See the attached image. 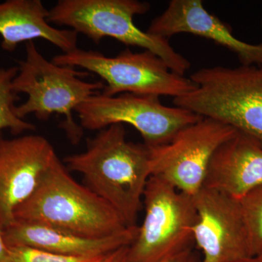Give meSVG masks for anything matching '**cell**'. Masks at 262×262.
Wrapping results in <instances>:
<instances>
[{"mask_svg":"<svg viewBox=\"0 0 262 262\" xmlns=\"http://www.w3.org/2000/svg\"><path fill=\"white\" fill-rule=\"evenodd\" d=\"M68 170L82 174L87 187L135 227L151 176V150L126 139L125 127L115 124L88 140L87 149L63 160Z\"/></svg>","mask_w":262,"mask_h":262,"instance_id":"obj_1","label":"cell"},{"mask_svg":"<svg viewBox=\"0 0 262 262\" xmlns=\"http://www.w3.org/2000/svg\"><path fill=\"white\" fill-rule=\"evenodd\" d=\"M15 220L94 238L130 227L102 198L76 182L58 157L34 192L17 208Z\"/></svg>","mask_w":262,"mask_h":262,"instance_id":"obj_2","label":"cell"},{"mask_svg":"<svg viewBox=\"0 0 262 262\" xmlns=\"http://www.w3.org/2000/svg\"><path fill=\"white\" fill-rule=\"evenodd\" d=\"M196 89L174 105L213 119L252 139L262 148V66H216L194 72Z\"/></svg>","mask_w":262,"mask_h":262,"instance_id":"obj_3","label":"cell"},{"mask_svg":"<svg viewBox=\"0 0 262 262\" xmlns=\"http://www.w3.org/2000/svg\"><path fill=\"white\" fill-rule=\"evenodd\" d=\"M18 75L13 82L15 94L27 95V100L15 106V113L20 118L34 114L46 121L53 114L63 115L59 127L64 130L71 144L80 143L83 128L75 121L73 113L85 100L102 91V82H86L89 75L73 67L57 65L48 61L38 51L33 41L26 44L25 59L18 61Z\"/></svg>","mask_w":262,"mask_h":262,"instance_id":"obj_4","label":"cell"},{"mask_svg":"<svg viewBox=\"0 0 262 262\" xmlns=\"http://www.w3.org/2000/svg\"><path fill=\"white\" fill-rule=\"evenodd\" d=\"M150 9L146 2L138 0H58L49 10L48 22L70 27L98 45L103 38L111 37L125 46H136L154 53L174 73L184 76L190 62L176 51L169 39L141 30L134 16Z\"/></svg>","mask_w":262,"mask_h":262,"instance_id":"obj_5","label":"cell"},{"mask_svg":"<svg viewBox=\"0 0 262 262\" xmlns=\"http://www.w3.org/2000/svg\"><path fill=\"white\" fill-rule=\"evenodd\" d=\"M57 65L81 68L99 76L106 84L102 94L165 96L177 98L196 89L190 78L174 73L158 56L149 51L133 53L127 49L115 57L76 48L53 57Z\"/></svg>","mask_w":262,"mask_h":262,"instance_id":"obj_6","label":"cell"},{"mask_svg":"<svg viewBox=\"0 0 262 262\" xmlns=\"http://www.w3.org/2000/svg\"><path fill=\"white\" fill-rule=\"evenodd\" d=\"M143 203L144 221L127 248L125 262H158L192 248L196 219L192 196L151 176Z\"/></svg>","mask_w":262,"mask_h":262,"instance_id":"obj_7","label":"cell"},{"mask_svg":"<svg viewBox=\"0 0 262 262\" xmlns=\"http://www.w3.org/2000/svg\"><path fill=\"white\" fill-rule=\"evenodd\" d=\"M82 128L101 130L115 124H127L140 133L150 148L167 144L184 127L203 117L178 106H167L159 96L121 94L108 96L100 92L75 110Z\"/></svg>","mask_w":262,"mask_h":262,"instance_id":"obj_8","label":"cell"},{"mask_svg":"<svg viewBox=\"0 0 262 262\" xmlns=\"http://www.w3.org/2000/svg\"><path fill=\"white\" fill-rule=\"evenodd\" d=\"M237 132L222 122L203 117L179 130L167 144L149 147L151 176L188 195H195L204 185L215 151Z\"/></svg>","mask_w":262,"mask_h":262,"instance_id":"obj_9","label":"cell"},{"mask_svg":"<svg viewBox=\"0 0 262 262\" xmlns=\"http://www.w3.org/2000/svg\"><path fill=\"white\" fill-rule=\"evenodd\" d=\"M194 198L196 219L193 239L201 262H233L253 257L239 201L203 187Z\"/></svg>","mask_w":262,"mask_h":262,"instance_id":"obj_10","label":"cell"},{"mask_svg":"<svg viewBox=\"0 0 262 262\" xmlns=\"http://www.w3.org/2000/svg\"><path fill=\"white\" fill-rule=\"evenodd\" d=\"M57 158L46 138L26 135L0 138V227L15 222V212L36 190Z\"/></svg>","mask_w":262,"mask_h":262,"instance_id":"obj_11","label":"cell"},{"mask_svg":"<svg viewBox=\"0 0 262 262\" xmlns=\"http://www.w3.org/2000/svg\"><path fill=\"white\" fill-rule=\"evenodd\" d=\"M169 39L187 33L213 40L234 53L241 65L262 66V43L253 45L234 37L232 29L207 11L201 0H171L162 14L153 19L146 31Z\"/></svg>","mask_w":262,"mask_h":262,"instance_id":"obj_12","label":"cell"},{"mask_svg":"<svg viewBox=\"0 0 262 262\" xmlns=\"http://www.w3.org/2000/svg\"><path fill=\"white\" fill-rule=\"evenodd\" d=\"M138 231L139 227L135 226L108 237L94 238L48 226L15 220L3 230V235L8 247L26 246L67 256H96L130 246Z\"/></svg>","mask_w":262,"mask_h":262,"instance_id":"obj_13","label":"cell"},{"mask_svg":"<svg viewBox=\"0 0 262 262\" xmlns=\"http://www.w3.org/2000/svg\"><path fill=\"white\" fill-rule=\"evenodd\" d=\"M262 186V148L237 132L212 157L203 187L241 201Z\"/></svg>","mask_w":262,"mask_h":262,"instance_id":"obj_14","label":"cell"},{"mask_svg":"<svg viewBox=\"0 0 262 262\" xmlns=\"http://www.w3.org/2000/svg\"><path fill=\"white\" fill-rule=\"evenodd\" d=\"M49 10L41 0H7L0 3L2 48L13 52L20 43L43 39L63 53L77 48V34L72 29H58L48 22Z\"/></svg>","mask_w":262,"mask_h":262,"instance_id":"obj_15","label":"cell"},{"mask_svg":"<svg viewBox=\"0 0 262 262\" xmlns=\"http://www.w3.org/2000/svg\"><path fill=\"white\" fill-rule=\"evenodd\" d=\"M18 67H0V132L8 129L13 135L36 130L34 124L20 118L15 113V102L19 99L13 88L18 75Z\"/></svg>","mask_w":262,"mask_h":262,"instance_id":"obj_16","label":"cell"},{"mask_svg":"<svg viewBox=\"0 0 262 262\" xmlns=\"http://www.w3.org/2000/svg\"><path fill=\"white\" fill-rule=\"evenodd\" d=\"M128 246L96 256H67L26 246L8 248L11 262H125Z\"/></svg>","mask_w":262,"mask_h":262,"instance_id":"obj_17","label":"cell"},{"mask_svg":"<svg viewBox=\"0 0 262 262\" xmlns=\"http://www.w3.org/2000/svg\"><path fill=\"white\" fill-rule=\"evenodd\" d=\"M253 257L262 255V186L239 201Z\"/></svg>","mask_w":262,"mask_h":262,"instance_id":"obj_18","label":"cell"},{"mask_svg":"<svg viewBox=\"0 0 262 262\" xmlns=\"http://www.w3.org/2000/svg\"><path fill=\"white\" fill-rule=\"evenodd\" d=\"M158 262H195V258L192 248H189Z\"/></svg>","mask_w":262,"mask_h":262,"instance_id":"obj_19","label":"cell"},{"mask_svg":"<svg viewBox=\"0 0 262 262\" xmlns=\"http://www.w3.org/2000/svg\"><path fill=\"white\" fill-rule=\"evenodd\" d=\"M0 262H11L9 248L5 243L3 230L1 227H0Z\"/></svg>","mask_w":262,"mask_h":262,"instance_id":"obj_20","label":"cell"},{"mask_svg":"<svg viewBox=\"0 0 262 262\" xmlns=\"http://www.w3.org/2000/svg\"><path fill=\"white\" fill-rule=\"evenodd\" d=\"M233 262H262V258L259 257V256H254V257L245 258V259Z\"/></svg>","mask_w":262,"mask_h":262,"instance_id":"obj_21","label":"cell"},{"mask_svg":"<svg viewBox=\"0 0 262 262\" xmlns=\"http://www.w3.org/2000/svg\"><path fill=\"white\" fill-rule=\"evenodd\" d=\"M259 257H261L262 258V255H261V256H259Z\"/></svg>","mask_w":262,"mask_h":262,"instance_id":"obj_22","label":"cell"},{"mask_svg":"<svg viewBox=\"0 0 262 262\" xmlns=\"http://www.w3.org/2000/svg\"><path fill=\"white\" fill-rule=\"evenodd\" d=\"M261 27H262V19H261Z\"/></svg>","mask_w":262,"mask_h":262,"instance_id":"obj_23","label":"cell"}]
</instances>
